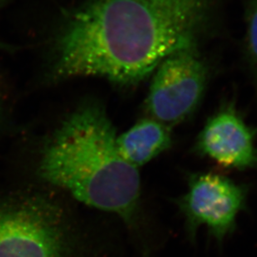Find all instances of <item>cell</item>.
Instances as JSON below:
<instances>
[{
	"label": "cell",
	"mask_w": 257,
	"mask_h": 257,
	"mask_svg": "<svg viewBox=\"0 0 257 257\" xmlns=\"http://www.w3.org/2000/svg\"><path fill=\"white\" fill-rule=\"evenodd\" d=\"M211 0H88L61 25L52 80L100 77L135 86L168 55L196 45Z\"/></svg>",
	"instance_id": "obj_1"
},
{
	"label": "cell",
	"mask_w": 257,
	"mask_h": 257,
	"mask_svg": "<svg viewBox=\"0 0 257 257\" xmlns=\"http://www.w3.org/2000/svg\"><path fill=\"white\" fill-rule=\"evenodd\" d=\"M116 131L104 107L85 103L64 119L40 149L37 175L85 205L128 225L138 212V169L119 156Z\"/></svg>",
	"instance_id": "obj_2"
},
{
	"label": "cell",
	"mask_w": 257,
	"mask_h": 257,
	"mask_svg": "<svg viewBox=\"0 0 257 257\" xmlns=\"http://www.w3.org/2000/svg\"><path fill=\"white\" fill-rule=\"evenodd\" d=\"M59 205L38 193L0 197V257H67L69 227Z\"/></svg>",
	"instance_id": "obj_3"
},
{
	"label": "cell",
	"mask_w": 257,
	"mask_h": 257,
	"mask_svg": "<svg viewBox=\"0 0 257 257\" xmlns=\"http://www.w3.org/2000/svg\"><path fill=\"white\" fill-rule=\"evenodd\" d=\"M145 103L148 117L172 128L200 106L209 79V68L196 45L176 50L154 71Z\"/></svg>",
	"instance_id": "obj_4"
},
{
	"label": "cell",
	"mask_w": 257,
	"mask_h": 257,
	"mask_svg": "<svg viewBox=\"0 0 257 257\" xmlns=\"http://www.w3.org/2000/svg\"><path fill=\"white\" fill-rule=\"evenodd\" d=\"M246 196L244 186L225 176L209 172L191 176L188 191L176 201L191 235L203 226L220 242L235 230L238 215L246 204Z\"/></svg>",
	"instance_id": "obj_5"
},
{
	"label": "cell",
	"mask_w": 257,
	"mask_h": 257,
	"mask_svg": "<svg viewBox=\"0 0 257 257\" xmlns=\"http://www.w3.org/2000/svg\"><path fill=\"white\" fill-rule=\"evenodd\" d=\"M195 150L225 168L244 171L257 166L255 132L233 104L208 119L197 136Z\"/></svg>",
	"instance_id": "obj_6"
},
{
	"label": "cell",
	"mask_w": 257,
	"mask_h": 257,
	"mask_svg": "<svg viewBox=\"0 0 257 257\" xmlns=\"http://www.w3.org/2000/svg\"><path fill=\"white\" fill-rule=\"evenodd\" d=\"M171 146V128L150 117L139 120L116 139L119 156L136 169L148 163Z\"/></svg>",
	"instance_id": "obj_7"
},
{
	"label": "cell",
	"mask_w": 257,
	"mask_h": 257,
	"mask_svg": "<svg viewBox=\"0 0 257 257\" xmlns=\"http://www.w3.org/2000/svg\"><path fill=\"white\" fill-rule=\"evenodd\" d=\"M245 52L257 76V0H250L246 10Z\"/></svg>",
	"instance_id": "obj_8"
},
{
	"label": "cell",
	"mask_w": 257,
	"mask_h": 257,
	"mask_svg": "<svg viewBox=\"0 0 257 257\" xmlns=\"http://www.w3.org/2000/svg\"><path fill=\"white\" fill-rule=\"evenodd\" d=\"M9 1H10V0H0V9H2ZM0 49H1V50H2V49H5V50H10V46L0 43Z\"/></svg>",
	"instance_id": "obj_9"
},
{
	"label": "cell",
	"mask_w": 257,
	"mask_h": 257,
	"mask_svg": "<svg viewBox=\"0 0 257 257\" xmlns=\"http://www.w3.org/2000/svg\"><path fill=\"white\" fill-rule=\"evenodd\" d=\"M0 116H1V100H0Z\"/></svg>",
	"instance_id": "obj_10"
}]
</instances>
